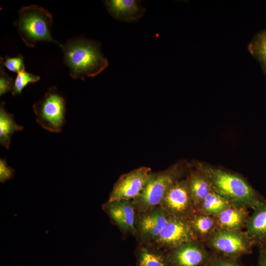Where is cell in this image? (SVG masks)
<instances>
[{"label": "cell", "mask_w": 266, "mask_h": 266, "mask_svg": "<svg viewBox=\"0 0 266 266\" xmlns=\"http://www.w3.org/2000/svg\"><path fill=\"white\" fill-rule=\"evenodd\" d=\"M191 165L206 175L213 191L233 204L253 209L264 199L240 175L202 162Z\"/></svg>", "instance_id": "cell-1"}, {"label": "cell", "mask_w": 266, "mask_h": 266, "mask_svg": "<svg viewBox=\"0 0 266 266\" xmlns=\"http://www.w3.org/2000/svg\"><path fill=\"white\" fill-rule=\"evenodd\" d=\"M100 42L84 38L69 39L62 47L64 62L71 78L85 80L94 77L108 66L107 59L100 50Z\"/></svg>", "instance_id": "cell-2"}, {"label": "cell", "mask_w": 266, "mask_h": 266, "mask_svg": "<svg viewBox=\"0 0 266 266\" xmlns=\"http://www.w3.org/2000/svg\"><path fill=\"white\" fill-rule=\"evenodd\" d=\"M191 166V164L180 161L165 170L152 171L143 189L133 200L136 212L160 205L170 187L176 181L186 177Z\"/></svg>", "instance_id": "cell-3"}, {"label": "cell", "mask_w": 266, "mask_h": 266, "mask_svg": "<svg viewBox=\"0 0 266 266\" xmlns=\"http://www.w3.org/2000/svg\"><path fill=\"white\" fill-rule=\"evenodd\" d=\"M53 23V17L49 11L32 4L20 9L14 25L22 40L29 47H34L39 42H48L56 43L62 48L63 44L52 36Z\"/></svg>", "instance_id": "cell-4"}, {"label": "cell", "mask_w": 266, "mask_h": 266, "mask_svg": "<svg viewBox=\"0 0 266 266\" xmlns=\"http://www.w3.org/2000/svg\"><path fill=\"white\" fill-rule=\"evenodd\" d=\"M214 255L238 260L252 253L254 243L245 231L217 229L205 242Z\"/></svg>", "instance_id": "cell-5"}, {"label": "cell", "mask_w": 266, "mask_h": 266, "mask_svg": "<svg viewBox=\"0 0 266 266\" xmlns=\"http://www.w3.org/2000/svg\"><path fill=\"white\" fill-rule=\"evenodd\" d=\"M36 122L45 130L58 133L66 122V100L56 86L49 88L43 98L33 105Z\"/></svg>", "instance_id": "cell-6"}, {"label": "cell", "mask_w": 266, "mask_h": 266, "mask_svg": "<svg viewBox=\"0 0 266 266\" xmlns=\"http://www.w3.org/2000/svg\"><path fill=\"white\" fill-rule=\"evenodd\" d=\"M160 206L169 216L190 218L196 209L186 177L176 181L170 187Z\"/></svg>", "instance_id": "cell-7"}, {"label": "cell", "mask_w": 266, "mask_h": 266, "mask_svg": "<svg viewBox=\"0 0 266 266\" xmlns=\"http://www.w3.org/2000/svg\"><path fill=\"white\" fill-rule=\"evenodd\" d=\"M168 218L169 216L160 205L137 212L134 236L138 244H154Z\"/></svg>", "instance_id": "cell-8"}, {"label": "cell", "mask_w": 266, "mask_h": 266, "mask_svg": "<svg viewBox=\"0 0 266 266\" xmlns=\"http://www.w3.org/2000/svg\"><path fill=\"white\" fill-rule=\"evenodd\" d=\"M170 266H206L212 253L204 242L194 239L167 250Z\"/></svg>", "instance_id": "cell-9"}, {"label": "cell", "mask_w": 266, "mask_h": 266, "mask_svg": "<svg viewBox=\"0 0 266 266\" xmlns=\"http://www.w3.org/2000/svg\"><path fill=\"white\" fill-rule=\"evenodd\" d=\"M152 172L141 166L122 175L114 184L108 200H133L143 189Z\"/></svg>", "instance_id": "cell-10"}, {"label": "cell", "mask_w": 266, "mask_h": 266, "mask_svg": "<svg viewBox=\"0 0 266 266\" xmlns=\"http://www.w3.org/2000/svg\"><path fill=\"white\" fill-rule=\"evenodd\" d=\"M102 209L123 236H135L137 212L133 200H108Z\"/></svg>", "instance_id": "cell-11"}, {"label": "cell", "mask_w": 266, "mask_h": 266, "mask_svg": "<svg viewBox=\"0 0 266 266\" xmlns=\"http://www.w3.org/2000/svg\"><path fill=\"white\" fill-rule=\"evenodd\" d=\"M197 239L189 220L169 216L154 245L168 250L187 241Z\"/></svg>", "instance_id": "cell-12"}, {"label": "cell", "mask_w": 266, "mask_h": 266, "mask_svg": "<svg viewBox=\"0 0 266 266\" xmlns=\"http://www.w3.org/2000/svg\"><path fill=\"white\" fill-rule=\"evenodd\" d=\"M247 220L245 232L259 248L266 247V199L258 202Z\"/></svg>", "instance_id": "cell-13"}, {"label": "cell", "mask_w": 266, "mask_h": 266, "mask_svg": "<svg viewBox=\"0 0 266 266\" xmlns=\"http://www.w3.org/2000/svg\"><path fill=\"white\" fill-rule=\"evenodd\" d=\"M105 7L115 19L128 23L138 21L145 14L146 9L140 5V1L135 0H107Z\"/></svg>", "instance_id": "cell-14"}, {"label": "cell", "mask_w": 266, "mask_h": 266, "mask_svg": "<svg viewBox=\"0 0 266 266\" xmlns=\"http://www.w3.org/2000/svg\"><path fill=\"white\" fill-rule=\"evenodd\" d=\"M248 208L232 204L215 216L218 229L242 230L249 217Z\"/></svg>", "instance_id": "cell-15"}, {"label": "cell", "mask_w": 266, "mask_h": 266, "mask_svg": "<svg viewBox=\"0 0 266 266\" xmlns=\"http://www.w3.org/2000/svg\"><path fill=\"white\" fill-rule=\"evenodd\" d=\"M135 256L136 266H170L167 250L154 244H138Z\"/></svg>", "instance_id": "cell-16"}, {"label": "cell", "mask_w": 266, "mask_h": 266, "mask_svg": "<svg viewBox=\"0 0 266 266\" xmlns=\"http://www.w3.org/2000/svg\"><path fill=\"white\" fill-rule=\"evenodd\" d=\"M186 178L196 209L198 210L206 196L212 190L210 183L201 171L192 166Z\"/></svg>", "instance_id": "cell-17"}, {"label": "cell", "mask_w": 266, "mask_h": 266, "mask_svg": "<svg viewBox=\"0 0 266 266\" xmlns=\"http://www.w3.org/2000/svg\"><path fill=\"white\" fill-rule=\"evenodd\" d=\"M189 221L197 239L204 243L218 229L215 216L199 210L194 212Z\"/></svg>", "instance_id": "cell-18"}, {"label": "cell", "mask_w": 266, "mask_h": 266, "mask_svg": "<svg viewBox=\"0 0 266 266\" xmlns=\"http://www.w3.org/2000/svg\"><path fill=\"white\" fill-rule=\"evenodd\" d=\"M23 129L16 122L14 116L6 110L4 102L1 101L0 103V144L9 149L12 135Z\"/></svg>", "instance_id": "cell-19"}, {"label": "cell", "mask_w": 266, "mask_h": 266, "mask_svg": "<svg viewBox=\"0 0 266 266\" xmlns=\"http://www.w3.org/2000/svg\"><path fill=\"white\" fill-rule=\"evenodd\" d=\"M233 204L212 190L201 203L199 211L216 216L231 204Z\"/></svg>", "instance_id": "cell-20"}, {"label": "cell", "mask_w": 266, "mask_h": 266, "mask_svg": "<svg viewBox=\"0 0 266 266\" xmlns=\"http://www.w3.org/2000/svg\"><path fill=\"white\" fill-rule=\"evenodd\" d=\"M250 53L260 62L266 74V30L257 33L249 45Z\"/></svg>", "instance_id": "cell-21"}, {"label": "cell", "mask_w": 266, "mask_h": 266, "mask_svg": "<svg viewBox=\"0 0 266 266\" xmlns=\"http://www.w3.org/2000/svg\"><path fill=\"white\" fill-rule=\"evenodd\" d=\"M40 77L25 70L17 73L14 80L12 95L14 96L22 93L23 89L30 83L38 81Z\"/></svg>", "instance_id": "cell-22"}, {"label": "cell", "mask_w": 266, "mask_h": 266, "mask_svg": "<svg viewBox=\"0 0 266 266\" xmlns=\"http://www.w3.org/2000/svg\"><path fill=\"white\" fill-rule=\"evenodd\" d=\"M0 63L9 70L17 73L25 70L24 57L21 54L15 57L6 56L5 60L0 57Z\"/></svg>", "instance_id": "cell-23"}, {"label": "cell", "mask_w": 266, "mask_h": 266, "mask_svg": "<svg viewBox=\"0 0 266 266\" xmlns=\"http://www.w3.org/2000/svg\"><path fill=\"white\" fill-rule=\"evenodd\" d=\"M14 80L4 70V67L0 63V97L13 90Z\"/></svg>", "instance_id": "cell-24"}, {"label": "cell", "mask_w": 266, "mask_h": 266, "mask_svg": "<svg viewBox=\"0 0 266 266\" xmlns=\"http://www.w3.org/2000/svg\"><path fill=\"white\" fill-rule=\"evenodd\" d=\"M206 266H246L238 261V260L232 259L217 256L212 253V257Z\"/></svg>", "instance_id": "cell-25"}, {"label": "cell", "mask_w": 266, "mask_h": 266, "mask_svg": "<svg viewBox=\"0 0 266 266\" xmlns=\"http://www.w3.org/2000/svg\"><path fill=\"white\" fill-rule=\"evenodd\" d=\"M14 172V169L8 165L6 159H0V182L1 183H4L12 179Z\"/></svg>", "instance_id": "cell-26"}, {"label": "cell", "mask_w": 266, "mask_h": 266, "mask_svg": "<svg viewBox=\"0 0 266 266\" xmlns=\"http://www.w3.org/2000/svg\"><path fill=\"white\" fill-rule=\"evenodd\" d=\"M257 266H266V247L259 248Z\"/></svg>", "instance_id": "cell-27"}]
</instances>
